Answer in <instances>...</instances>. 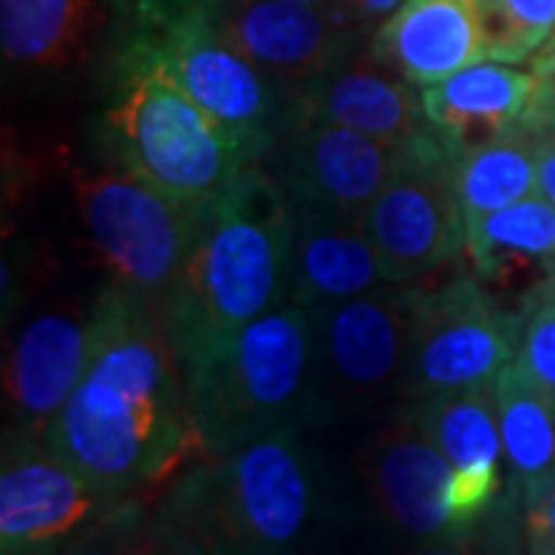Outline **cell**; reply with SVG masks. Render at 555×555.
I'll return each mask as SVG.
<instances>
[{
    "label": "cell",
    "instance_id": "6da1fadb",
    "mask_svg": "<svg viewBox=\"0 0 555 555\" xmlns=\"http://www.w3.org/2000/svg\"><path fill=\"white\" fill-rule=\"evenodd\" d=\"M100 337L47 448L118 503H155L207 456L160 309L124 284L96 297Z\"/></svg>",
    "mask_w": 555,
    "mask_h": 555
},
{
    "label": "cell",
    "instance_id": "7a4b0ae2",
    "mask_svg": "<svg viewBox=\"0 0 555 555\" xmlns=\"http://www.w3.org/2000/svg\"><path fill=\"white\" fill-rule=\"evenodd\" d=\"M294 201L266 164L204 204L177 287L160 302L179 364L291 299Z\"/></svg>",
    "mask_w": 555,
    "mask_h": 555
},
{
    "label": "cell",
    "instance_id": "3957f363",
    "mask_svg": "<svg viewBox=\"0 0 555 555\" xmlns=\"http://www.w3.org/2000/svg\"><path fill=\"white\" fill-rule=\"evenodd\" d=\"M179 555H299L321 516V485L299 429L204 456L152 503Z\"/></svg>",
    "mask_w": 555,
    "mask_h": 555
},
{
    "label": "cell",
    "instance_id": "277c9868",
    "mask_svg": "<svg viewBox=\"0 0 555 555\" xmlns=\"http://www.w3.org/2000/svg\"><path fill=\"white\" fill-rule=\"evenodd\" d=\"M315 312L281 302L182 364L207 456L299 429L312 404Z\"/></svg>",
    "mask_w": 555,
    "mask_h": 555
},
{
    "label": "cell",
    "instance_id": "5b68a950",
    "mask_svg": "<svg viewBox=\"0 0 555 555\" xmlns=\"http://www.w3.org/2000/svg\"><path fill=\"white\" fill-rule=\"evenodd\" d=\"M120 167L189 207L219 198L254 158L137 43L124 40L118 93L105 108Z\"/></svg>",
    "mask_w": 555,
    "mask_h": 555
},
{
    "label": "cell",
    "instance_id": "8992f818",
    "mask_svg": "<svg viewBox=\"0 0 555 555\" xmlns=\"http://www.w3.org/2000/svg\"><path fill=\"white\" fill-rule=\"evenodd\" d=\"M124 40L145 50L201 108L219 120L262 164L287 130L297 93L259 72L222 38L207 0H160L158 13L124 31Z\"/></svg>",
    "mask_w": 555,
    "mask_h": 555
},
{
    "label": "cell",
    "instance_id": "52a82bcc",
    "mask_svg": "<svg viewBox=\"0 0 555 555\" xmlns=\"http://www.w3.org/2000/svg\"><path fill=\"white\" fill-rule=\"evenodd\" d=\"M525 321L509 315L476 272L416 284L411 337L396 392L408 401L494 386L518 356Z\"/></svg>",
    "mask_w": 555,
    "mask_h": 555
},
{
    "label": "cell",
    "instance_id": "ba28073f",
    "mask_svg": "<svg viewBox=\"0 0 555 555\" xmlns=\"http://www.w3.org/2000/svg\"><path fill=\"white\" fill-rule=\"evenodd\" d=\"M78 217L96 257L112 269L115 284L160 302L177 287L201 210L164 195L127 167L87 173L75 182Z\"/></svg>",
    "mask_w": 555,
    "mask_h": 555
},
{
    "label": "cell",
    "instance_id": "9c48e42d",
    "mask_svg": "<svg viewBox=\"0 0 555 555\" xmlns=\"http://www.w3.org/2000/svg\"><path fill=\"white\" fill-rule=\"evenodd\" d=\"M364 229L392 284H416L466 250L454 158L433 130L396 145V167L367 207Z\"/></svg>",
    "mask_w": 555,
    "mask_h": 555
},
{
    "label": "cell",
    "instance_id": "30bf717a",
    "mask_svg": "<svg viewBox=\"0 0 555 555\" xmlns=\"http://www.w3.org/2000/svg\"><path fill=\"white\" fill-rule=\"evenodd\" d=\"M118 500L47 448L43 438L7 433L0 469V553L68 555Z\"/></svg>",
    "mask_w": 555,
    "mask_h": 555
},
{
    "label": "cell",
    "instance_id": "8fae6325",
    "mask_svg": "<svg viewBox=\"0 0 555 555\" xmlns=\"http://www.w3.org/2000/svg\"><path fill=\"white\" fill-rule=\"evenodd\" d=\"M262 164L284 185L294 207L364 222L396 167V145L299 115L275 142V160Z\"/></svg>",
    "mask_w": 555,
    "mask_h": 555
},
{
    "label": "cell",
    "instance_id": "7c38bea8",
    "mask_svg": "<svg viewBox=\"0 0 555 555\" xmlns=\"http://www.w3.org/2000/svg\"><path fill=\"white\" fill-rule=\"evenodd\" d=\"M207 10L219 35L287 90L356 56L361 38L343 13L294 0H207Z\"/></svg>",
    "mask_w": 555,
    "mask_h": 555
},
{
    "label": "cell",
    "instance_id": "4fadbf2b",
    "mask_svg": "<svg viewBox=\"0 0 555 555\" xmlns=\"http://www.w3.org/2000/svg\"><path fill=\"white\" fill-rule=\"evenodd\" d=\"M100 337L96 299L56 306L22 327L3 364V398L20 436L47 438L90 367Z\"/></svg>",
    "mask_w": 555,
    "mask_h": 555
},
{
    "label": "cell",
    "instance_id": "5bb4252c",
    "mask_svg": "<svg viewBox=\"0 0 555 555\" xmlns=\"http://www.w3.org/2000/svg\"><path fill=\"white\" fill-rule=\"evenodd\" d=\"M361 478L377 516L398 534L423 543L451 531L448 496L454 466L411 408L367 441Z\"/></svg>",
    "mask_w": 555,
    "mask_h": 555
},
{
    "label": "cell",
    "instance_id": "9a60e30c",
    "mask_svg": "<svg viewBox=\"0 0 555 555\" xmlns=\"http://www.w3.org/2000/svg\"><path fill=\"white\" fill-rule=\"evenodd\" d=\"M416 284H383L315 312L318 356L339 392L352 398L396 389L414 315Z\"/></svg>",
    "mask_w": 555,
    "mask_h": 555
},
{
    "label": "cell",
    "instance_id": "2e32d148",
    "mask_svg": "<svg viewBox=\"0 0 555 555\" xmlns=\"http://www.w3.org/2000/svg\"><path fill=\"white\" fill-rule=\"evenodd\" d=\"M485 7L488 0H404L371 35L367 56L426 90L488 60Z\"/></svg>",
    "mask_w": 555,
    "mask_h": 555
},
{
    "label": "cell",
    "instance_id": "e0dca14e",
    "mask_svg": "<svg viewBox=\"0 0 555 555\" xmlns=\"http://www.w3.org/2000/svg\"><path fill=\"white\" fill-rule=\"evenodd\" d=\"M294 93L302 118L331 120L386 145L429 130L423 93L371 56H349Z\"/></svg>",
    "mask_w": 555,
    "mask_h": 555
},
{
    "label": "cell",
    "instance_id": "ac0fdd59",
    "mask_svg": "<svg viewBox=\"0 0 555 555\" xmlns=\"http://www.w3.org/2000/svg\"><path fill=\"white\" fill-rule=\"evenodd\" d=\"M294 214L297 225L291 257V302L321 312L327 306L392 284L364 222L306 207H294Z\"/></svg>",
    "mask_w": 555,
    "mask_h": 555
},
{
    "label": "cell",
    "instance_id": "d6986e66",
    "mask_svg": "<svg viewBox=\"0 0 555 555\" xmlns=\"http://www.w3.org/2000/svg\"><path fill=\"white\" fill-rule=\"evenodd\" d=\"M537 87L534 68L525 72L518 65L481 60L420 93L429 130L454 158L463 149L521 124Z\"/></svg>",
    "mask_w": 555,
    "mask_h": 555
},
{
    "label": "cell",
    "instance_id": "ffe728a7",
    "mask_svg": "<svg viewBox=\"0 0 555 555\" xmlns=\"http://www.w3.org/2000/svg\"><path fill=\"white\" fill-rule=\"evenodd\" d=\"M102 25L100 0H0L3 60L56 72L78 60Z\"/></svg>",
    "mask_w": 555,
    "mask_h": 555
},
{
    "label": "cell",
    "instance_id": "44dd1931",
    "mask_svg": "<svg viewBox=\"0 0 555 555\" xmlns=\"http://www.w3.org/2000/svg\"><path fill=\"white\" fill-rule=\"evenodd\" d=\"M494 404L509 476L531 500L555 478V396L513 361L494 379Z\"/></svg>",
    "mask_w": 555,
    "mask_h": 555
},
{
    "label": "cell",
    "instance_id": "7402d4cb",
    "mask_svg": "<svg viewBox=\"0 0 555 555\" xmlns=\"http://www.w3.org/2000/svg\"><path fill=\"white\" fill-rule=\"evenodd\" d=\"M454 182L466 222L537 195L534 127L521 120L496 137L463 149L454 155Z\"/></svg>",
    "mask_w": 555,
    "mask_h": 555
},
{
    "label": "cell",
    "instance_id": "603a6c76",
    "mask_svg": "<svg viewBox=\"0 0 555 555\" xmlns=\"http://www.w3.org/2000/svg\"><path fill=\"white\" fill-rule=\"evenodd\" d=\"M423 429L451 460L456 476L506 478L503 436L496 420L494 386H478L408 404Z\"/></svg>",
    "mask_w": 555,
    "mask_h": 555
},
{
    "label": "cell",
    "instance_id": "cb8c5ba5",
    "mask_svg": "<svg viewBox=\"0 0 555 555\" xmlns=\"http://www.w3.org/2000/svg\"><path fill=\"white\" fill-rule=\"evenodd\" d=\"M466 250L481 281L506 272L513 262H550L555 254V204L543 195H531L488 217L469 219Z\"/></svg>",
    "mask_w": 555,
    "mask_h": 555
},
{
    "label": "cell",
    "instance_id": "d4e9b609",
    "mask_svg": "<svg viewBox=\"0 0 555 555\" xmlns=\"http://www.w3.org/2000/svg\"><path fill=\"white\" fill-rule=\"evenodd\" d=\"M553 38L555 0H488L485 40L491 62H534Z\"/></svg>",
    "mask_w": 555,
    "mask_h": 555
},
{
    "label": "cell",
    "instance_id": "484cf974",
    "mask_svg": "<svg viewBox=\"0 0 555 555\" xmlns=\"http://www.w3.org/2000/svg\"><path fill=\"white\" fill-rule=\"evenodd\" d=\"M68 555H179L152 516V503H120Z\"/></svg>",
    "mask_w": 555,
    "mask_h": 555
},
{
    "label": "cell",
    "instance_id": "4316f807",
    "mask_svg": "<svg viewBox=\"0 0 555 555\" xmlns=\"http://www.w3.org/2000/svg\"><path fill=\"white\" fill-rule=\"evenodd\" d=\"M404 555H513L506 496L473 528L448 531V534L433 537V540H423Z\"/></svg>",
    "mask_w": 555,
    "mask_h": 555
},
{
    "label": "cell",
    "instance_id": "83f0119b",
    "mask_svg": "<svg viewBox=\"0 0 555 555\" xmlns=\"http://www.w3.org/2000/svg\"><path fill=\"white\" fill-rule=\"evenodd\" d=\"M516 364L555 396V299H540L521 327Z\"/></svg>",
    "mask_w": 555,
    "mask_h": 555
},
{
    "label": "cell",
    "instance_id": "f1b7e54d",
    "mask_svg": "<svg viewBox=\"0 0 555 555\" xmlns=\"http://www.w3.org/2000/svg\"><path fill=\"white\" fill-rule=\"evenodd\" d=\"M525 506V555H555V478L531 500H521Z\"/></svg>",
    "mask_w": 555,
    "mask_h": 555
},
{
    "label": "cell",
    "instance_id": "f546056e",
    "mask_svg": "<svg viewBox=\"0 0 555 555\" xmlns=\"http://www.w3.org/2000/svg\"><path fill=\"white\" fill-rule=\"evenodd\" d=\"M404 0H339V13L349 20L358 35L377 31V25L389 20Z\"/></svg>",
    "mask_w": 555,
    "mask_h": 555
},
{
    "label": "cell",
    "instance_id": "4dcf8cb0",
    "mask_svg": "<svg viewBox=\"0 0 555 555\" xmlns=\"http://www.w3.org/2000/svg\"><path fill=\"white\" fill-rule=\"evenodd\" d=\"M528 124V120H525ZM537 133V195L555 204V127H534Z\"/></svg>",
    "mask_w": 555,
    "mask_h": 555
},
{
    "label": "cell",
    "instance_id": "1f68e13d",
    "mask_svg": "<svg viewBox=\"0 0 555 555\" xmlns=\"http://www.w3.org/2000/svg\"><path fill=\"white\" fill-rule=\"evenodd\" d=\"M112 3H115V10H118V16L127 28L149 22L160 7V0H112Z\"/></svg>",
    "mask_w": 555,
    "mask_h": 555
},
{
    "label": "cell",
    "instance_id": "d6a6232c",
    "mask_svg": "<svg viewBox=\"0 0 555 555\" xmlns=\"http://www.w3.org/2000/svg\"><path fill=\"white\" fill-rule=\"evenodd\" d=\"M534 75L540 78V83L543 87H550L555 93V38L537 53V60H534Z\"/></svg>",
    "mask_w": 555,
    "mask_h": 555
},
{
    "label": "cell",
    "instance_id": "836d02e7",
    "mask_svg": "<svg viewBox=\"0 0 555 555\" xmlns=\"http://www.w3.org/2000/svg\"><path fill=\"white\" fill-rule=\"evenodd\" d=\"M540 299H555V254L546 262V281L540 287Z\"/></svg>",
    "mask_w": 555,
    "mask_h": 555
},
{
    "label": "cell",
    "instance_id": "e575fe53",
    "mask_svg": "<svg viewBox=\"0 0 555 555\" xmlns=\"http://www.w3.org/2000/svg\"><path fill=\"white\" fill-rule=\"evenodd\" d=\"M294 3H306V7L327 10V13H339V0H294Z\"/></svg>",
    "mask_w": 555,
    "mask_h": 555
},
{
    "label": "cell",
    "instance_id": "d590c367",
    "mask_svg": "<svg viewBox=\"0 0 555 555\" xmlns=\"http://www.w3.org/2000/svg\"><path fill=\"white\" fill-rule=\"evenodd\" d=\"M299 555H309V553H299Z\"/></svg>",
    "mask_w": 555,
    "mask_h": 555
}]
</instances>
